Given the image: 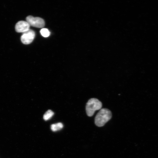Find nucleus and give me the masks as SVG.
<instances>
[{"label": "nucleus", "instance_id": "1", "mask_svg": "<svg viewBox=\"0 0 158 158\" xmlns=\"http://www.w3.org/2000/svg\"><path fill=\"white\" fill-rule=\"evenodd\" d=\"M112 117L111 111L107 108L101 109L95 119V124L98 127H102L109 121Z\"/></svg>", "mask_w": 158, "mask_h": 158}, {"label": "nucleus", "instance_id": "2", "mask_svg": "<svg viewBox=\"0 0 158 158\" xmlns=\"http://www.w3.org/2000/svg\"><path fill=\"white\" fill-rule=\"evenodd\" d=\"M102 107V102L96 98H92L87 102L86 106V111L87 115L92 116L96 110L100 109Z\"/></svg>", "mask_w": 158, "mask_h": 158}, {"label": "nucleus", "instance_id": "3", "mask_svg": "<svg viewBox=\"0 0 158 158\" xmlns=\"http://www.w3.org/2000/svg\"><path fill=\"white\" fill-rule=\"evenodd\" d=\"M26 21L31 26L37 28H42L45 25L44 20L39 17H33L31 16H28L26 18Z\"/></svg>", "mask_w": 158, "mask_h": 158}, {"label": "nucleus", "instance_id": "4", "mask_svg": "<svg viewBox=\"0 0 158 158\" xmlns=\"http://www.w3.org/2000/svg\"><path fill=\"white\" fill-rule=\"evenodd\" d=\"M35 36V32L30 29L28 31L23 33L20 38L21 40L24 44H29L32 42Z\"/></svg>", "mask_w": 158, "mask_h": 158}, {"label": "nucleus", "instance_id": "5", "mask_svg": "<svg viewBox=\"0 0 158 158\" xmlns=\"http://www.w3.org/2000/svg\"><path fill=\"white\" fill-rule=\"evenodd\" d=\"M30 26L26 21H20L15 25V30L18 32L23 33L29 30L30 29Z\"/></svg>", "mask_w": 158, "mask_h": 158}, {"label": "nucleus", "instance_id": "6", "mask_svg": "<svg viewBox=\"0 0 158 158\" xmlns=\"http://www.w3.org/2000/svg\"><path fill=\"white\" fill-rule=\"evenodd\" d=\"M63 127V124L59 122L52 124L51 126V129L53 131L56 132L61 130Z\"/></svg>", "mask_w": 158, "mask_h": 158}, {"label": "nucleus", "instance_id": "7", "mask_svg": "<svg viewBox=\"0 0 158 158\" xmlns=\"http://www.w3.org/2000/svg\"><path fill=\"white\" fill-rule=\"evenodd\" d=\"M54 114V112L51 110H48L43 115V119L45 121L50 119Z\"/></svg>", "mask_w": 158, "mask_h": 158}, {"label": "nucleus", "instance_id": "8", "mask_svg": "<svg viewBox=\"0 0 158 158\" xmlns=\"http://www.w3.org/2000/svg\"><path fill=\"white\" fill-rule=\"evenodd\" d=\"M41 35L44 37H47L50 35V32L47 28H42L40 30Z\"/></svg>", "mask_w": 158, "mask_h": 158}]
</instances>
